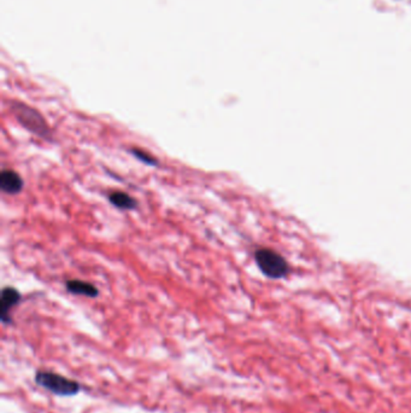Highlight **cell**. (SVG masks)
<instances>
[{
  "mask_svg": "<svg viewBox=\"0 0 411 413\" xmlns=\"http://www.w3.org/2000/svg\"><path fill=\"white\" fill-rule=\"evenodd\" d=\"M256 262L264 276L271 279H279L289 273V265L279 253L273 249L261 248L254 254Z\"/></svg>",
  "mask_w": 411,
  "mask_h": 413,
  "instance_id": "6da1fadb",
  "label": "cell"
},
{
  "mask_svg": "<svg viewBox=\"0 0 411 413\" xmlns=\"http://www.w3.org/2000/svg\"><path fill=\"white\" fill-rule=\"evenodd\" d=\"M0 188L5 193L18 195L23 189L21 175L13 170H4L0 174Z\"/></svg>",
  "mask_w": 411,
  "mask_h": 413,
  "instance_id": "5b68a950",
  "label": "cell"
},
{
  "mask_svg": "<svg viewBox=\"0 0 411 413\" xmlns=\"http://www.w3.org/2000/svg\"><path fill=\"white\" fill-rule=\"evenodd\" d=\"M13 110L22 126L26 127L30 132L33 133L35 136H41V138L50 136L48 125L46 124V121L39 111L21 102L13 103Z\"/></svg>",
  "mask_w": 411,
  "mask_h": 413,
  "instance_id": "7a4b0ae2",
  "label": "cell"
},
{
  "mask_svg": "<svg viewBox=\"0 0 411 413\" xmlns=\"http://www.w3.org/2000/svg\"><path fill=\"white\" fill-rule=\"evenodd\" d=\"M65 286H67L69 293L74 295H82V296H87V298H97L98 293H99L93 284H91L89 281H79V279L67 281Z\"/></svg>",
  "mask_w": 411,
  "mask_h": 413,
  "instance_id": "8992f818",
  "label": "cell"
},
{
  "mask_svg": "<svg viewBox=\"0 0 411 413\" xmlns=\"http://www.w3.org/2000/svg\"><path fill=\"white\" fill-rule=\"evenodd\" d=\"M131 155H134L139 161L143 162L145 165H148V166L155 167L158 165L156 158H153V156H151L150 153H146L144 150L131 149Z\"/></svg>",
  "mask_w": 411,
  "mask_h": 413,
  "instance_id": "ba28073f",
  "label": "cell"
},
{
  "mask_svg": "<svg viewBox=\"0 0 411 413\" xmlns=\"http://www.w3.org/2000/svg\"><path fill=\"white\" fill-rule=\"evenodd\" d=\"M35 382L56 395H75L80 392V384L77 382L48 371L38 372L35 376Z\"/></svg>",
  "mask_w": 411,
  "mask_h": 413,
  "instance_id": "3957f363",
  "label": "cell"
},
{
  "mask_svg": "<svg viewBox=\"0 0 411 413\" xmlns=\"http://www.w3.org/2000/svg\"><path fill=\"white\" fill-rule=\"evenodd\" d=\"M109 201L116 208L122 210H131L136 208V201L128 193L122 191H115L109 195Z\"/></svg>",
  "mask_w": 411,
  "mask_h": 413,
  "instance_id": "52a82bcc",
  "label": "cell"
},
{
  "mask_svg": "<svg viewBox=\"0 0 411 413\" xmlns=\"http://www.w3.org/2000/svg\"><path fill=\"white\" fill-rule=\"evenodd\" d=\"M21 300V294L18 290L11 286H6L1 291L0 298V317L4 324L11 323V311L13 307H16Z\"/></svg>",
  "mask_w": 411,
  "mask_h": 413,
  "instance_id": "277c9868",
  "label": "cell"
}]
</instances>
